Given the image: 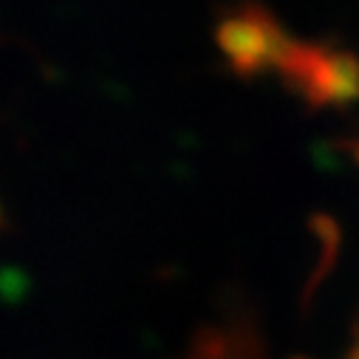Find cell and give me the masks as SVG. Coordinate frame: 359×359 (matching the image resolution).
Segmentation results:
<instances>
[{
	"mask_svg": "<svg viewBox=\"0 0 359 359\" xmlns=\"http://www.w3.org/2000/svg\"><path fill=\"white\" fill-rule=\"evenodd\" d=\"M345 359H359V334H356V339H353V345H351V351H348Z\"/></svg>",
	"mask_w": 359,
	"mask_h": 359,
	"instance_id": "obj_1",
	"label": "cell"
}]
</instances>
